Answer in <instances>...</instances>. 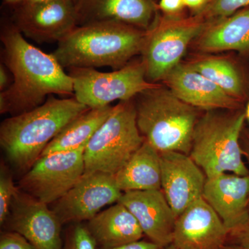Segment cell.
Listing matches in <instances>:
<instances>
[{"label":"cell","mask_w":249,"mask_h":249,"mask_svg":"<svg viewBox=\"0 0 249 249\" xmlns=\"http://www.w3.org/2000/svg\"><path fill=\"white\" fill-rule=\"evenodd\" d=\"M227 243H249V219L229 232Z\"/></svg>","instance_id":"83f0119b"},{"label":"cell","mask_w":249,"mask_h":249,"mask_svg":"<svg viewBox=\"0 0 249 249\" xmlns=\"http://www.w3.org/2000/svg\"><path fill=\"white\" fill-rule=\"evenodd\" d=\"M200 15L189 18L157 17L146 31L141 54L150 83L163 81L181 62L187 49L206 27Z\"/></svg>","instance_id":"52a82bcc"},{"label":"cell","mask_w":249,"mask_h":249,"mask_svg":"<svg viewBox=\"0 0 249 249\" xmlns=\"http://www.w3.org/2000/svg\"><path fill=\"white\" fill-rule=\"evenodd\" d=\"M123 193L112 175L85 172L76 184L55 202L53 211L62 224L88 222L103 208L119 202Z\"/></svg>","instance_id":"30bf717a"},{"label":"cell","mask_w":249,"mask_h":249,"mask_svg":"<svg viewBox=\"0 0 249 249\" xmlns=\"http://www.w3.org/2000/svg\"><path fill=\"white\" fill-rule=\"evenodd\" d=\"M62 225L48 204L19 188L3 226L24 236L36 249H63Z\"/></svg>","instance_id":"8fae6325"},{"label":"cell","mask_w":249,"mask_h":249,"mask_svg":"<svg viewBox=\"0 0 249 249\" xmlns=\"http://www.w3.org/2000/svg\"><path fill=\"white\" fill-rule=\"evenodd\" d=\"M245 114L246 118H247V119H248V121H249V101L248 103V105H247V109H246Z\"/></svg>","instance_id":"8d00e7d4"},{"label":"cell","mask_w":249,"mask_h":249,"mask_svg":"<svg viewBox=\"0 0 249 249\" xmlns=\"http://www.w3.org/2000/svg\"><path fill=\"white\" fill-rule=\"evenodd\" d=\"M134 103L139 131L160 153L189 155L199 109L177 97L160 85L139 94Z\"/></svg>","instance_id":"277c9868"},{"label":"cell","mask_w":249,"mask_h":249,"mask_svg":"<svg viewBox=\"0 0 249 249\" xmlns=\"http://www.w3.org/2000/svg\"><path fill=\"white\" fill-rule=\"evenodd\" d=\"M14 24L35 42H59L77 27L76 5L73 0L23 2L16 11Z\"/></svg>","instance_id":"7c38bea8"},{"label":"cell","mask_w":249,"mask_h":249,"mask_svg":"<svg viewBox=\"0 0 249 249\" xmlns=\"http://www.w3.org/2000/svg\"><path fill=\"white\" fill-rule=\"evenodd\" d=\"M85 147L42 156L21 178L19 189L45 204L56 202L85 173Z\"/></svg>","instance_id":"9c48e42d"},{"label":"cell","mask_w":249,"mask_h":249,"mask_svg":"<svg viewBox=\"0 0 249 249\" xmlns=\"http://www.w3.org/2000/svg\"><path fill=\"white\" fill-rule=\"evenodd\" d=\"M162 82L177 97L199 110L242 109V103L229 96L188 62H180Z\"/></svg>","instance_id":"9a60e30c"},{"label":"cell","mask_w":249,"mask_h":249,"mask_svg":"<svg viewBox=\"0 0 249 249\" xmlns=\"http://www.w3.org/2000/svg\"><path fill=\"white\" fill-rule=\"evenodd\" d=\"M7 4H22V3L25 1L26 0H4Z\"/></svg>","instance_id":"d590c367"},{"label":"cell","mask_w":249,"mask_h":249,"mask_svg":"<svg viewBox=\"0 0 249 249\" xmlns=\"http://www.w3.org/2000/svg\"><path fill=\"white\" fill-rule=\"evenodd\" d=\"M3 62L13 83L0 93V112L16 116L38 107L49 94L73 93V79L53 54L31 45L15 25L1 33Z\"/></svg>","instance_id":"6da1fadb"},{"label":"cell","mask_w":249,"mask_h":249,"mask_svg":"<svg viewBox=\"0 0 249 249\" xmlns=\"http://www.w3.org/2000/svg\"><path fill=\"white\" fill-rule=\"evenodd\" d=\"M89 109L75 97L50 96L38 107L3 121L0 145L11 164L29 170L65 126Z\"/></svg>","instance_id":"7a4b0ae2"},{"label":"cell","mask_w":249,"mask_h":249,"mask_svg":"<svg viewBox=\"0 0 249 249\" xmlns=\"http://www.w3.org/2000/svg\"><path fill=\"white\" fill-rule=\"evenodd\" d=\"M221 249H249V243H226Z\"/></svg>","instance_id":"836d02e7"},{"label":"cell","mask_w":249,"mask_h":249,"mask_svg":"<svg viewBox=\"0 0 249 249\" xmlns=\"http://www.w3.org/2000/svg\"><path fill=\"white\" fill-rule=\"evenodd\" d=\"M112 106L89 109L65 126L47 145L42 156L70 151L85 147L95 132L107 119Z\"/></svg>","instance_id":"603a6c76"},{"label":"cell","mask_w":249,"mask_h":249,"mask_svg":"<svg viewBox=\"0 0 249 249\" xmlns=\"http://www.w3.org/2000/svg\"><path fill=\"white\" fill-rule=\"evenodd\" d=\"M0 249H36L22 235L14 231L3 232L0 236Z\"/></svg>","instance_id":"4316f807"},{"label":"cell","mask_w":249,"mask_h":249,"mask_svg":"<svg viewBox=\"0 0 249 249\" xmlns=\"http://www.w3.org/2000/svg\"><path fill=\"white\" fill-rule=\"evenodd\" d=\"M114 178L123 193L161 190L160 152L145 141Z\"/></svg>","instance_id":"44dd1931"},{"label":"cell","mask_w":249,"mask_h":249,"mask_svg":"<svg viewBox=\"0 0 249 249\" xmlns=\"http://www.w3.org/2000/svg\"><path fill=\"white\" fill-rule=\"evenodd\" d=\"M145 141L137 125L133 101H121L87 144L85 172L114 176Z\"/></svg>","instance_id":"8992f818"},{"label":"cell","mask_w":249,"mask_h":249,"mask_svg":"<svg viewBox=\"0 0 249 249\" xmlns=\"http://www.w3.org/2000/svg\"><path fill=\"white\" fill-rule=\"evenodd\" d=\"M19 188L15 186L12 175L6 165L0 167V224L4 225L9 217L11 204Z\"/></svg>","instance_id":"cb8c5ba5"},{"label":"cell","mask_w":249,"mask_h":249,"mask_svg":"<svg viewBox=\"0 0 249 249\" xmlns=\"http://www.w3.org/2000/svg\"><path fill=\"white\" fill-rule=\"evenodd\" d=\"M145 33L119 22L78 26L58 42L53 55L63 68L110 67L117 70L141 53Z\"/></svg>","instance_id":"3957f363"},{"label":"cell","mask_w":249,"mask_h":249,"mask_svg":"<svg viewBox=\"0 0 249 249\" xmlns=\"http://www.w3.org/2000/svg\"><path fill=\"white\" fill-rule=\"evenodd\" d=\"M162 249H178L177 248V247H175V246L172 245V244H170V245L166 246V247H163Z\"/></svg>","instance_id":"74e56055"},{"label":"cell","mask_w":249,"mask_h":249,"mask_svg":"<svg viewBox=\"0 0 249 249\" xmlns=\"http://www.w3.org/2000/svg\"><path fill=\"white\" fill-rule=\"evenodd\" d=\"M228 235L222 219L202 196L177 218L171 244L178 249H221Z\"/></svg>","instance_id":"4fadbf2b"},{"label":"cell","mask_w":249,"mask_h":249,"mask_svg":"<svg viewBox=\"0 0 249 249\" xmlns=\"http://www.w3.org/2000/svg\"><path fill=\"white\" fill-rule=\"evenodd\" d=\"M7 70L4 65L0 67V89L4 91L11 85V79L8 73Z\"/></svg>","instance_id":"d6a6232c"},{"label":"cell","mask_w":249,"mask_h":249,"mask_svg":"<svg viewBox=\"0 0 249 249\" xmlns=\"http://www.w3.org/2000/svg\"><path fill=\"white\" fill-rule=\"evenodd\" d=\"M70 71L73 82V96L90 109L106 107L115 101L132 100L160 85L146 79L142 58L107 73L93 68H72Z\"/></svg>","instance_id":"ba28073f"},{"label":"cell","mask_w":249,"mask_h":249,"mask_svg":"<svg viewBox=\"0 0 249 249\" xmlns=\"http://www.w3.org/2000/svg\"><path fill=\"white\" fill-rule=\"evenodd\" d=\"M160 154L161 191L178 218L202 197L206 176L190 155L173 151Z\"/></svg>","instance_id":"5bb4252c"},{"label":"cell","mask_w":249,"mask_h":249,"mask_svg":"<svg viewBox=\"0 0 249 249\" xmlns=\"http://www.w3.org/2000/svg\"><path fill=\"white\" fill-rule=\"evenodd\" d=\"M86 227L99 249L127 245L145 235L134 214L120 202L98 213Z\"/></svg>","instance_id":"ffe728a7"},{"label":"cell","mask_w":249,"mask_h":249,"mask_svg":"<svg viewBox=\"0 0 249 249\" xmlns=\"http://www.w3.org/2000/svg\"><path fill=\"white\" fill-rule=\"evenodd\" d=\"M241 147H242L243 156L247 159L249 165V129L243 130L242 137H241Z\"/></svg>","instance_id":"1f68e13d"},{"label":"cell","mask_w":249,"mask_h":249,"mask_svg":"<svg viewBox=\"0 0 249 249\" xmlns=\"http://www.w3.org/2000/svg\"><path fill=\"white\" fill-rule=\"evenodd\" d=\"M77 27L91 23H122L146 31L157 17L155 0H78Z\"/></svg>","instance_id":"2e32d148"},{"label":"cell","mask_w":249,"mask_h":249,"mask_svg":"<svg viewBox=\"0 0 249 249\" xmlns=\"http://www.w3.org/2000/svg\"><path fill=\"white\" fill-rule=\"evenodd\" d=\"M187 62L240 102L243 103L248 98V78L242 67L229 57L204 53L193 57Z\"/></svg>","instance_id":"7402d4cb"},{"label":"cell","mask_w":249,"mask_h":249,"mask_svg":"<svg viewBox=\"0 0 249 249\" xmlns=\"http://www.w3.org/2000/svg\"><path fill=\"white\" fill-rule=\"evenodd\" d=\"M192 44L202 53L227 51L249 53V6L228 17L209 21Z\"/></svg>","instance_id":"d6986e66"},{"label":"cell","mask_w":249,"mask_h":249,"mask_svg":"<svg viewBox=\"0 0 249 249\" xmlns=\"http://www.w3.org/2000/svg\"><path fill=\"white\" fill-rule=\"evenodd\" d=\"M246 119L242 109L206 111L199 117L189 155L206 178L227 173L249 175L241 147Z\"/></svg>","instance_id":"5b68a950"},{"label":"cell","mask_w":249,"mask_h":249,"mask_svg":"<svg viewBox=\"0 0 249 249\" xmlns=\"http://www.w3.org/2000/svg\"><path fill=\"white\" fill-rule=\"evenodd\" d=\"M55 1V0H26L24 2L31 3V4H38V3L49 2V1Z\"/></svg>","instance_id":"e575fe53"},{"label":"cell","mask_w":249,"mask_h":249,"mask_svg":"<svg viewBox=\"0 0 249 249\" xmlns=\"http://www.w3.org/2000/svg\"><path fill=\"white\" fill-rule=\"evenodd\" d=\"M73 1H74L75 4H76V3L77 2V1H78V0H73Z\"/></svg>","instance_id":"f35d334b"},{"label":"cell","mask_w":249,"mask_h":249,"mask_svg":"<svg viewBox=\"0 0 249 249\" xmlns=\"http://www.w3.org/2000/svg\"><path fill=\"white\" fill-rule=\"evenodd\" d=\"M184 7L183 0H160L158 4L159 9L170 17H178Z\"/></svg>","instance_id":"f1b7e54d"},{"label":"cell","mask_w":249,"mask_h":249,"mask_svg":"<svg viewBox=\"0 0 249 249\" xmlns=\"http://www.w3.org/2000/svg\"><path fill=\"white\" fill-rule=\"evenodd\" d=\"M249 6V0H211L206 9L199 15L209 22L231 16Z\"/></svg>","instance_id":"d4e9b609"},{"label":"cell","mask_w":249,"mask_h":249,"mask_svg":"<svg viewBox=\"0 0 249 249\" xmlns=\"http://www.w3.org/2000/svg\"><path fill=\"white\" fill-rule=\"evenodd\" d=\"M119 202L134 214L149 240L163 248L171 244L177 217L161 190L125 192Z\"/></svg>","instance_id":"e0dca14e"},{"label":"cell","mask_w":249,"mask_h":249,"mask_svg":"<svg viewBox=\"0 0 249 249\" xmlns=\"http://www.w3.org/2000/svg\"><path fill=\"white\" fill-rule=\"evenodd\" d=\"M202 196L229 232L249 219V175L223 173L206 178Z\"/></svg>","instance_id":"ac0fdd59"},{"label":"cell","mask_w":249,"mask_h":249,"mask_svg":"<svg viewBox=\"0 0 249 249\" xmlns=\"http://www.w3.org/2000/svg\"><path fill=\"white\" fill-rule=\"evenodd\" d=\"M63 249H97V246L86 226L79 223L67 231Z\"/></svg>","instance_id":"484cf974"},{"label":"cell","mask_w":249,"mask_h":249,"mask_svg":"<svg viewBox=\"0 0 249 249\" xmlns=\"http://www.w3.org/2000/svg\"><path fill=\"white\" fill-rule=\"evenodd\" d=\"M211 1V0H183L185 6L191 9L195 15L201 14Z\"/></svg>","instance_id":"4dcf8cb0"},{"label":"cell","mask_w":249,"mask_h":249,"mask_svg":"<svg viewBox=\"0 0 249 249\" xmlns=\"http://www.w3.org/2000/svg\"><path fill=\"white\" fill-rule=\"evenodd\" d=\"M163 247L157 245L152 241L139 240L137 242H132L127 245L121 246L111 249H162Z\"/></svg>","instance_id":"f546056e"}]
</instances>
